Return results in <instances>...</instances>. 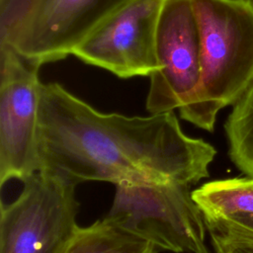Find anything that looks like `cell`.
<instances>
[{
  "instance_id": "obj_1",
  "label": "cell",
  "mask_w": 253,
  "mask_h": 253,
  "mask_svg": "<svg viewBox=\"0 0 253 253\" xmlns=\"http://www.w3.org/2000/svg\"><path fill=\"white\" fill-rule=\"evenodd\" d=\"M215 155L210 142L184 132L173 111L146 117L103 113L59 83L42 84L41 171L76 185L102 181L192 186L210 176Z\"/></svg>"
},
{
  "instance_id": "obj_2",
  "label": "cell",
  "mask_w": 253,
  "mask_h": 253,
  "mask_svg": "<svg viewBox=\"0 0 253 253\" xmlns=\"http://www.w3.org/2000/svg\"><path fill=\"white\" fill-rule=\"evenodd\" d=\"M200 37L201 83L180 117L208 131L217 114L253 84V0H192Z\"/></svg>"
},
{
  "instance_id": "obj_3",
  "label": "cell",
  "mask_w": 253,
  "mask_h": 253,
  "mask_svg": "<svg viewBox=\"0 0 253 253\" xmlns=\"http://www.w3.org/2000/svg\"><path fill=\"white\" fill-rule=\"evenodd\" d=\"M191 186L181 183L116 185L107 216L128 232L174 253H210L203 212Z\"/></svg>"
},
{
  "instance_id": "obj_4",
  "label": "cell",
  "mask_w": 253,
  "mask_h": 253,
  "mask_svg": "<svg viewBox=\"0 0 253 253\" xmlns=\"http://www.w3.org/2000/svg\"><path fill=\"white\" fill-rule=\"evenodd\" d=\"M23 184L14 201L1 204L0 253H61L79 228L77 185L41 170Z\"/></svg>"
},
{
  "instance_id": "obj_5",
  "label": "cell",
  "mask_w": 253,
  "mask_h": 253,
  "mask_svg": "<svg viewBox=\"0 0 253 253\" xmlns=\"http://www.w3.org/2000/svg\"><path fill=\"white\" fill-rule=\"evenodd\" d=\"M42 65L0 42V184L40 170L39 111Z\"/></svg>"
},
{
  "instance_id": "obj_6",
  "label": "cell",
  "mask_w": 253,
  "mask_h": 253,
  "mask_svg": "<svg viewBox=\"0 0 253 253\" xmlns=\"http://www.w3.org/2000/svg\"><path fill=\"white\" fill-rule=\"evenodd\" d=\"M132 0H31L0 32L6 42L42 65L72 55L96 27Z\"/></svg>"
},
{
  "instance_id": "obj_7",
  "label": "cell",
  "mask_w": 253,
  "mask_h": 253,
  "mask_svg": "<svg viewBox=\"0 0 253 253\" xmlns=\"http://www.w3.org/2000/svg\"><path fill=\"white\" fill-rule=\"evenodd\" d=\"M156 57L145 107L149 114L187 109L201 83L200 37L192 0H166L160 15Z\"/></svg>"
},
{
  "instance_id": "obj_8",
  "label": "cell",
  "mask_w": 253,
  "mask_h": 253,
  "mask_svg": "<svg viewBox=\"0 0 253 253\" xmlns=\"http://www.w3.org/2000/svg\"><path fill=\"white\" fill-rule=\"evenodd\" d=\"M166 0H132L96 27L72 55L124 79L157 70L156 37Z\"/></svg>"
},
{
  "instance_id": "obj_9",
  "label": "cell",
  "mask_w": 253,
  "mask_h": 253,
  "mask_svg": "<svg viewBox=\"0 0 253 253\" xmlns=\"http://www.w3.org/2000/svg\"><path fill=\"white\" fill-rule=\"evenodd\" d=\"M151 242L114 222L107 215L90 225L79 226L61 253H157Z\"/></svg>"
},
{
  "instance_id": "obj_10",
  "label": "cell",
  "mask_w": 253,
  "mask_h": 253,
  "mask_svg": "<svg viewBox=\"0 0 253 253\" xmlns=\"http://www.w3.org/2000/svg\"><path fill=\"white\" fill-rule=\"evenodd\" d=\"M192 196L205 218L253 213V177L210 181L192 191Z\"/></svg>"
},
{
  "instance_id": "obj_11",
  "label": "cell",
  "mask_w": 253,
  "mask_h": 253,
  "mask_svg": "<svg viewBox=\"0 0 253 253\" xmlns=\"http://www.w3.org/2000/svg\"><path fill=\"white\" fill-rule=\"evenodd\" d=\"M224 130L229 158L245 176L253 177V84L233 105Z\"/></svg>"
},
{
  "instance_id": "obj_12",
  "label": "cell",
  "mask_w": 253,
  "mask_h": 253,
  "mask_svg": "<svg viewBox=\"0 0 253 253\" xmlns=\"http://www.w3.org/2000/svg\"><path fill=\"white\" fill-rule=\"evenodd\" d=\"M205 222L211 239L253 241V213L205 218Z\"/></svg>"
},
{
  "instance_id": "obj_13",
  "label": "cell",
  "mask_w": 253,
  "mask_h": 253,
  "mask_svg": "<svg viewBox=\"0 0 253 253\" xmlns=\"http://www.w3.org/2000/svg\"><path fill=\"white\" fill-rule=\"evenodd\" d=\"M213 253H253V241L211 239Z\"/></svg>"
}]
</instances>
